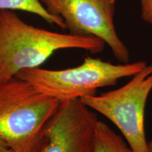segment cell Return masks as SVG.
<instances>
[{
	"instance_id": "6da1fadb",
	"label": "cell",
	"mask_w": 152,
	"mask_h": 152,
	"mask_svg": "<svg viewBox=\"0 0 152 152\" xmlns=\"http://www.w3.org/2000/svg\"><path fill=\"white\" fill-rule=\"evenodd\" d=\"M105 42L92 35L63 34L36 28L9 9H0V81L25 69L39 67L56 51L80 49L103 52Z\"/></svg>"
},
{
	"instance_id": "7a4b0ae2",
	"label": "cell",
	"mask_w": 152,
	"mask_h": 152,
	"mask_svg": "<svg viewBox=\"0 0 152 152\" xmlns=\"http://www.w3.org/2000/svg\"><path fill=\"white\" fill-rule=\"evenodd\" d=\"M59 104L17 76L0 81V140L16 152H33Z\"/></svg>"
},
{
	"instance_id": "3957f363",
	"label": "cell",
	"mask_w": 152,
	"mask_h": 152,
	"mask_svg": "<svg viewBox=\"0 0 152 152\" xmlns=\"http://www.w3.org/2000/svg\"><path fill=\"white\" fill-rule=\"evenodd\" d=\"M147 65L143 61L113 64L87 56L80 65L61 70L25 69L16 76L43 94L60 102L96 94L101 87L113 86L118 80L132 77Z\"/></svg>"
},
{
	"instance_id": "277c9868",
	"label": "cell",
	"mask_w": 152,
	"mask_h": 152,
	"mask_svg": "<svg viewBox=\"0 0 152 152\" xmlns=\"http://www.w3.org/2000/svg\"><path fill=\"white\" fill-rule=\"evenodd\" d=\"M152 90V63L132 76L127 84L100 95L82 98L90 109L111 121L134 152H149L144 129V111Z\"/></svg>"
},
{
	"instance_id": "5b68a950",
	"label": "cell",
	"mask_w": 152,
	"mask_h": 152,
	"mask_svg": "<svg viewBox=\"0 0 152 152\" xmlns=\"http://www.w3.org/2000/svg\"><path fill=\"white\" fill-rule=\"evenodd\" d=\"M49 13L62 18L69 33L92 35L111 48L120 62L130 61V52L114 25L117 0H39Z\"/></svg>"
},
{
	"instance_id": "8992f818",
	"label": "cell",
	"mask_w": 152,
	"mask_h": 152,
	"mask_svg": "<svg viewBox=\"0 0 152 152\" xmlns=\"http://www.w3.org/2000/svg\"><path fill=\"white\" fill-rule=\"evenodd\" d=\"M98 121L80 99L60 102L33 152H92Z\"/></svg>"
},
{
	"instance_id": "52a82bcc",
	"label": "cell",
	"mask_w": 152,
	"mask_h": 152,
	"mask_svg": "<svg viewBox=\"0 0 152 152\" xmlns=\"http://www.w3.org/2000/svg\"><path fill=\"white\" fill-rule=\"evenodd\" d=\"M92 152L134 151L109 125L99 120L95 128Z\"/></svg>"
},
{
	"instance_id": "ba28073f",
	"label": "cell",
	"mask_w": 152,
	"mask_h": 152,
	"mask_svg": "<svg viewBox=\"0 0 152 152\" xmlns=\"http://www.w3.org/2000/svg\"><path fill=\"white\" fill-rule=\"evenodd\" d=\"M0 9L20 10L37 14L50 24H56L63 30L66 25L62 18L49 13L39 0H0Z\"/></svg>"
},
{
	"instance_id": "9c48e42d",
	"label": "cell",
	"mask_w": 152,
	"mask_h": 152,
	"mask_svg": "<svg viewBox=\"0 0 152 152\" xmlns=\"http://www.w3.org/2000/svg\"><path fill=\"white\" fill-rule=\"evenodd\" d=\"M141 4V17L152 26V0H140Z\"/></svg>"
},
{
	"instance_id": "30bf717a",
	"label": "cell",
	"mask_w": 152,
	"mask_h": 152,
	"mask_svg": "<svg viewBox=\"0 0 152 152\" xmlns=\"http://www.w3.org/2000/svg\"><path fill=\"white\" fill-rule=\"evenodd\" d=\"M7 148H9L8 146L7 145V144H6L4 142H3L2 140H0V150L7 149Z\"/></svg>"
},
{
	"instance_id": "8fae6325",
	"label": "cell",
	"mask_w": 152,
	"mask_h": 152,
	"mask_svg": "<svg viewBox=\"0 0 152 152\" xmlns=\"http://www.w3.org/2000/svg\"><path fill=\"white\" fill-rule=\"evenodd\" d=\"M0 152H16L14 150L10 149V148H7V149H4L0 150Z\"/></svg>"
},
{
	"instance_id": "7c38bea8",
	"label": "cell",
	"mask_w": 152,
	"mask_h": 152,
	"mask_svg": "<svg viewBox=\"0 0 152 152\" xmlns=\"http://www.w3.org/2000/svg\"><path fill=\"white\" fill-rule=\"evenodd\" d=\"M148 149H149V152H152V139L148 142Z\"/></svg>"
}]
</instances>
